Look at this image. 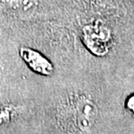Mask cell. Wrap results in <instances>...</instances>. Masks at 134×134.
<instances>
[{
    "mask_svg": "<svg viewBox=\"0 0 134 134\" xmlns=\"http://www.w3.org/2000/svg\"><path fill=\"white\" fill-rule=\"evenodd\" d=\"M126 107L127 108L129 109L130 111L134 113V95L131 96L127 100V103H126Z\"/></svg>",
    "mask_w": 134,
    "mask_h": 134,
    "instance_id": "cell-6",
    "label": "cell"
},
{
    "mask_svg": "<svg viewBox=\"0 0 134 134\" xmlns=\"http://www.w3.org/2000/svg\"><path fill=\"white\" fill-rule=\"evenodd\" d=\"M10 118V112L6 108H0V124L5 122Z\"/></svg>",
    "mask_w": 134,
    "mask_h": 134,
    "instance_id": "cell-5",
    "label": "cell"
},
{
    "mask_svg": "<svg viewBox=\"0 0 134 134\" xmlns=\"http://www.w3.org/2000/svg\"><path fill=\"white\" fill-rule=\"evenodd\" d=\"M11 7L21 13L33 11L37 7V0H11Z\"/></svg>",
    "mask_w": 134,
    "mask_h": 134,
    "instance_id": "cell-4",
    "label": "cell"
},
{
    "mask_svg": "<svg viewBox=\"0 0 134 134\" xmlns=\"http://www.w3.org/2000/svg\"><path fill=\"white\" fill-rule=\"evenodd\" d=\"M110 31L106 28L88 25L83 29V41L91 52L96 55H105L108 51L107 43Z\"/></svg>",
    "mask_w": 134,
    "mask_h": 134,
    "instance_id": "cell-1",
    "label": "cell"
},
{
    "mask_svg": "<svg viewBox=\"0 0 134 134\" xmlns=\"http://www.w3.org/2000/svg\"><path fill=\"white\" fill-rule=\"evenodd\" d=\"M98 114V107L91 99L82 98L78 101L76 105V120L78 128L83 132L92 129Z\"/></svg>",
    "mask_w": 134,
    "mask_h": 134,
    "instance_id": "cell-3",
    "label": "cell"
},
{
    "mask_svg": "<svg viewBox=\"0 0 134 134\" xmlns=\"http://www.w3.org/2000/svg\"><path fill=\"white\" fill-rule=\"evenodd\" d=\"M19 55L28 68L38 75L51 76L54 72V67L50 60L42 53L29 47H22Z\"/></svg>",
    "mask_w": 134,
    "mask_h": 134,
    "instance_id": "cell-2",
    "label": "cell"
}]
</instances>
